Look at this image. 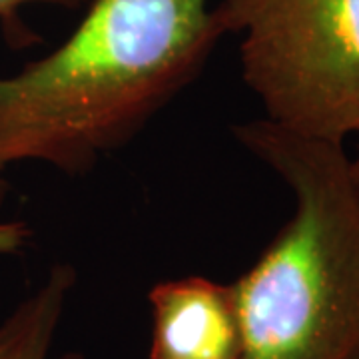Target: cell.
<instances>
[{
    "instance_id": "obj_1",
    "label": "cell",
    "mask_w": 359,
    "mask_h": 359,
    "mask_svg": "<svg viewBox=\"0 0 359 359\" xmlns=\"http://www.w3.org/2000/svg\"><path fill=\"white\" fill-rule=\"evenodd\" d=\"M226 34L208 0H92L48 56L0 78V172H86L196 80Z\"/></svg>"
},
{
    "instance_id": "obj_2",
    "label": "cell",
    "mask_w": 359,
    "mask_h": 359,
    "mask_svg": "<svg viewBox=\"0 0 359 359\" xmlns=\"http://www.w3.org/2000/svg\"><path fill=\"white\" fill-rule=\"evenodd\" d=\"M294 194V214L230 283L238 359H359V188L344 144L268 118L233 128Z\"/></svg>"
},
{
    "instance_id": "obj_3",
    "label": "cell",
    "mask_w": 359,
    "mask_h": 359,
    "mask_svg": "<svg viewBox=\"0 0 359 359\" xmlns=\"http://www.w3.org/2000/svg\"><path fill=\"white\" fill-rule=\"evenodd\" d=\"M216 13L242 36V76L269 122L339 144L359 136V0H219Z\"/></svg>"
},
{
    "instance_id": "obj_4",
    "label": "cell",
    "mask_w": 359,
    "mask_h": 359,
    "mask_svg": "<svg viewBox=\"0 0 359 359\" xmlns=\"http://www.w3.org/2000/svg\"><path fill=\"white\" fill-rule=\"evenodd\" d=\"M150 359H238L240 335L230 285L202 276L156 283Z\"/></svg>"
},
{
    "instance_id": "obj_5",
    "label": "cell",
    "mask_w": 359,
    "mask_h": 359,
    "mask_svg": "<svg viewBox=\"0 0 359 359\" xmlns=\"http://www.w3.org/2000/svg\"><path fill=\"white\" fill-rule=\"evenodd\" d=\"M76 271L56 264L39 287L0 321V359H50Z\"/></svg>"
},
{
    "instance_id": "obj_6",
    "label": "cell",
    "mask_w": 359,
    "mask_h": 359,
    "mask_svg": "<svg viewBox=\"0 0 359 359\" xmlns=\"http://www.w3.org/2000/svg\"><path fill=\"white\" fill-rule=\"evenodd\" d=\"M82 0H0V25L6 40L14 46H28L34 42V34L25 25L20 11L28 4H58L74 8Z\"/></svg>"
},
{
    "instance_id": "obj_7",
    "label": "cell",
    "mask_w": 359,
    "mask_h": 359,
    "mask_svg": "<svg viewBox=\"0 0 359 359\" xmlns=\"http://www.w3.org/2000/svg\"><path fill=\"white\" fill-rule=\"evenodd\" d=\"M6 204V182L0 178V256L18 254L30 238V228L25 222L8 219L2 216Z\"/></svg>"
},
{
    "instance_id": "obj_8",
    "label": "cell",
    "mask_w": 359,
    "mask_h": 359,
    "mask_svg": "<svg viewBox=\"0 0 359 359\" xmlns=\"http://www.w3.org/2000/svg\"><path fill=\"white\" fill-rule=\"evenodd\" d=\"M351 168H353V178H355V184L359 188V154L355 158H351Z\"/></svg>"
},
{
    "instance_id": "obj_9",
    "label": "cell",
    "mask_w": 359,
    "mask_h": 359,
    "mask_svg": "<svg viewBox=\"0 0 359 359\" xmlns=\"http://www.w3.org/2000/svg\"><path fill=\"white\" fill-rule=\"evenodd\" d=\"M58 359H86L82 353H78V351H70V353H65V355H60Z\"/></svg>"
}]
</instances>
